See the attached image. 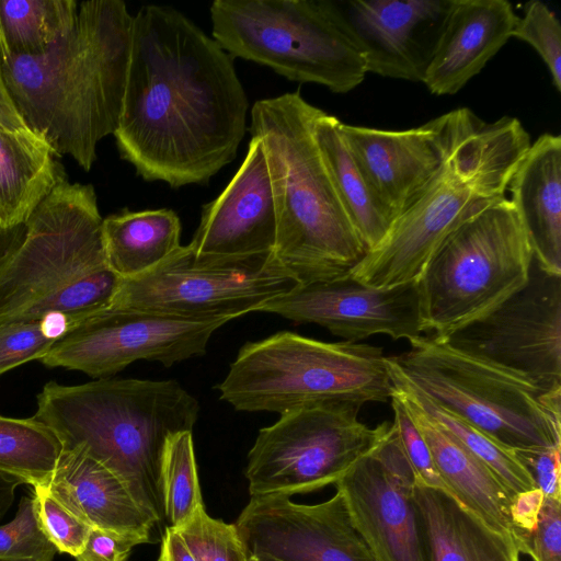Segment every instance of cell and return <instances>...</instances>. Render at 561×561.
<instances>
[{"instance_id": "1", "label": "cell", "mask_w": 561, "mask_h": 561, "mask_svg": "<svg viewBox=\"0 0 561 561\" xmlns=\"http://www.w3.org/2000/svg\"><path fill=\"white\" fill-rule=\"evenodd\" d=\"M249 106L233 58L184 13L146 4L133 15L114 137L138 176L173 188L207 184L236 159Z\"/></svg>"}, {"instance_id": "2", "label": "cell", "mask_w": 561, "mask_h": 561, "mask_svg": "<svg viewBox=\"0 0 561 561\" xmlns=\"http://www.w3.org/2000/svg\"><path fill=\"white\" fill-rule=\"evenodd\" d=\"M131 30L124 1H81L72 28L49 49L1 58L8 91L26 125L56 156H69L85 172L99 142L118 126Z\"/></svg>"}, {"instance_id": "3", "label": "cell", "mask_w": 561, "mask_h": 561, "mask_svg": "<svg viewBox=\"0 0 561 561\" xmlns=\"http://www.w3.org/2000/svg\"><path fill=\"white\" fill-rule=\"evenodd\" d=\"M33 415L66 450H78L115 473L156 523L164 520L160 466L170 437L192 432L199 403L179 381L100 378L81 385L48 381Z\"/></svg>"}, {"instance_id": "4", "label": "cell", "mask_w": 561, "mask_h": 561, "mask_svg": "<svg viewBox=\"0 0 561 561\" xmlns=\"http://www.w3.org/2000/svg\"><path fill=\"white\" fill-rule=\"evenodd\" d=\"M444 116L445 151L438 172L350 271L356 280L379 288L417 282L454 229L506 196L510 180L531 144L519 119L503 116L488 123L467 107Z\"/></svg>"}, {"instance_id": "5", "label": "cell", "mask_w": 561, "mask_h": 561, "mask_svg": "<svg viewBox=\"0 0 561 561\" xmlns=\"http://www.w3.org/2000/svg\"><path fill=\"white\" fill-rule=\"evenodd\" d=\"M317 108L288 92L250 110L251 137L262 144L276 206L273 252L298 285L347 275L367 252L313 137Z\"/></svg>"}, {"instance_id": "6", "label": "cell", "mask_w": 561, "mask_h": 561, "mask_svg": "<svg viewBox=\"0 0 561 561\" xmlns=\"http://www.w3.org/2000/svg\"><path fill=\"white\" fill-rule=\"evenodd\" d=\"M102 221L94 187L65 176L0 254V323L80 322L110 308L121 277L107 265Z\"/></svg>"}, {"instance_id": "7", "label": "cell", "mask_w": 561, "mask_h": 561, "mask_svg": "<svg viewBox=\"0 0 561 561\" xmlns=\"http://www.w3.org/2000/svg\"><path fill=\"white\" fill-rule=\"evenodd\" d=\"M216 388L237 411L280 415L319 403L387 402L392 381L381 347L282 331L245 343Z\"/></svg>"}, {"instance_id": "8", "label": "cell", "mask_w": 561, "mask_h": 561, "mask_svg": "<svg viewBox=\"0 0 561 561\" xmlns=\"http://www.w3.org/2000/svg\"><path fill=\"white\" fill-rule=\"evenodd\" d=\"M409 343L388 362L433 403L510 450L561 447V392H542L432 335Z\"/></svg>"}, {"instance_id": "9", "label": "cell", "mask_w": 561, "mask_h": 561, "mask_svg": "<svg viewBox=\"0 0 561 561\" xmlns=\"http://www.w3.org/2000/svg\"><path fill=\"white\" fill-rule=\"evenodd\" d=\"M534 254L508 197L466 219L438 245L420 279L425 332L444 339L523 288Z\"/></svg>"}, {"instance_id": "10", "label": "cell", "mask_w": 561, "mask_h": 561, "mask_svg": "<svg viewBox=\"0 0 561 561\" xmlns=\"http://www.w3.org/2000/svg\"><path fill=\"white\" fill-rule=\"evenodd\" d=\"M209 13L211 37L232 58L334 93L365 79L364 57L330 0H215Z\"/></svg>"}, {"instance_id": "11", "label": "cell", "mask_w": 561, "mask_h": 561, "mask_svg": "<svg viewBox=\"0 0 561 561\" xmlns=\"http://www.w3.org/2000/svg\"><path fill=\"white\" fill-rule=\"evenodd\" d=\"M274 252L225 256L181 245L150 271L121 278L112 308L178 318L233 320L297 286Z\"/></svg>"}, {"instance_id": "12", "label": "cell", "mask_w": 561, "mask_h": 561, "mask_svg": "<svg viewBox=\"0 0 561 561\" xmlns=\"http://www.w3.org/2000/svg\"><path fill=\"white\" fill-rule=\"evenodd\" d=\"M362 407L353 402L306 405L261 428L244 472L250 495L290 497L335 485L390 424L368 427L357 419Z\"/></svg>"}, {"instance_id": "13", "label": "cell", "mask_w": 561, "mask_h": 561, "mask_svg": "<svg viewBox=\"0 0 561 561\" xmlns=\"http://www.w3.org/2000/svg\"><path fill=\"white\" fill-rule=\"evenodd\" d=\"M438 340L513 373L542 392H561V274L533 260L523 288Z\"/></svg>"}, {"instance_id": "14", "label": "cell", "mask_w": 561, "mask_h": 561, "mask_svg": "<svg viewBox=\"0 0 561 561\" xmlns=\"http://www.w3.org/2000/svg\"><path fill=\"white\" fill-rule=\"evenodd\" d=\"M227 322L110 307L77 323L39 362L95 379L113 377L140 359L170 367L204 355L213 333Z\"/></svg>"}, {"instance_id": "15", "label": "cell", "mask_w": 561, "mask_h": 561, "mask_svg": "<svg viewBox=\"0 0 561 561\" xmlns=\"http://www.w3.org/2000/svg\"><path fill=\"white\" fill-rule=\"evenodd\" d=\"M413 485L414 473L393 423L335 483L376 561H430Z\"/></svg>"}, {"instance_id": "16", "label": "cell", "mask_w": 561, "mask_h": 561, "mask_svg": "<svg viewBox=\"0 0 561 561\" xmlns=\"http://www.w3.org/2000/svg\"><path fill=\"white\" fill-rule=\"evenodd\" d=\"M259 311L298 323H314L354 343L375 334L410 341L425 332L419 280L379 288L347 274L297 285Z\"/></svg>"}, {"instance_id": "17", "label": "cell", "mask_w": 561, "mask_h": 561, "mask_svg": "<svg viewBox=\"0 0 561 561\" xmlns=\"http://www.w3.org/2000/svg\"><path fill=\"white\" fill-rule=\"evenodd\" d=\"M236 527L249 557L280 561H376L340 491L316 504L251 496Z\"/></svg>"}, {"instance_id": "18", "label": "cell", "mask_w": 561, "mask_h": 561, "mask_svg": "<svg viewBox=\"0 0 561 561\" xmlns=\"http://www.w3.org/2000/svg\"><path fill=\"white\" fill-rule=\"evenodd\" d=\"M367 73L423 82L453 0H330Z\"/></svg>"}, {"instance_id": "19", "label": "cell", "mask_w": 561, "mask_h": 561, "mask_svg": "<svg viewBox=\"0 0 561 561\" xmlns=\"http://www.w3.org/2000/svg\"><path fill=\"white\" fill-rule=\"evenodd\" d=\"M342 133L371 192L392 221L417 199L443 163L444 114L403 130L342 123Z\"/></svg>"}, {"instance_id": "20", "label": "cell", "mask_w": 561, "mask_h": 561, "mask_svg": "<svg viewBox=\"0 0 561 561\" xmlns=\"http://www.w3.org/2000/svg\"><path fill=\"white\" fill-rule=\"evenodd\" d=\"M277 214L260 140L251 137L244 160L225 190L202 207L188 244L198 254L240 256L273 252Z\"/></svg>"}, {"instance_id": "21", "label": "cell", "mask_w": 561, "mask_h": 561, "mask_svg": "<svg viewBox=\"0 0 561 561\" xmlns=\"http://www.w3.org/2000/svg\"><path fill=\"white\" fill-rule=\"evenodd\" d=\"M516 20L506 0H453L423 80L428 91H460L512 37Z\"/></svg>"}, {"instance_id": "22", "label": "cell", "mask_w": 561, "mask_h": 561, "mask_svg": "<svg viewBox=\"0 0 561 561\" xmlns=\"http://www.w3.org/2000/svg\"><path fill=\"white\" fill-rule=\"evenodd\" d=\"M47 489L92 528L135 537L142 543L151 541V530L157 524L126 484L90 456L62 449Z\"/></svg>"}, {"instance_id": "23", "label": "cell", "mask_w": 561, "mask_h": 561, "mask_svg": "<svg viewBox=\"0 0 561 561\" xmlns=\"http://www.w3.org/2000/svg\"><path fill=\"white\" fill-rule=\"evenodd\" d=\"M507 192L528 236L534 260L561 274V137L542 134L530 144Z\"/></svg>"}, {"instance_id": "24", "label": "cell", "mask_w": 561, "mask_h": 561, "mask_svg": "<svg viewBox=\"0 0 561 561\" xmlns=\"http://www.w3.org/2000/svg\"><path fill=\"white\" fill-rule=\"evenodd\" d=\"M425 439L434 463L453 497L494 530L514 536L512 495L493 471L448 431L428 416L401 388L392 383Z\"/></svg>"}, {"instance_id": "25", "label": "cell", "mask_w": 561, "mask_h": 561, "mask_svg": "<svg viewBox=\"0 0 561 561\" xmlns=\"http://www.w3.org/2000/svg\"><path fill=\"white\" fill-rule=\"evenodd\" d=\"M412 497L430 561H519L514 536L489 527L449 494L414 482Z\"/></svg>"}, {"instance_id": "26", "label": "cell", "mask_w": 561, "mask_h": 561, "mask_svg": "<svg viewBox=\"0 0 561 561\" xmlns=\"http://www.w3.org/2000/svg\"><path fill=\"white\" fill-rule=\"evenodd\" d=\"M37 133L0 127V232L22 226L65 178Z\"/></svg>"}, {"instance_id": "27", "label": "cell", "mask_w": 561, "mask_h": 561, "mask_svg": "<svg viewBox=\"0 0 561 561\" xmlns=\"http://www.w3.org/2000/svg\"><path fill=\"white\" fill-rule=\"evenodd\" d=\"M181 220L172 209H146L110 215L102 221L106 262L121 278L139 276L181 247Z\"/></svg>"}, {"instance_id": "28", "label": "cell", "mask_w": 561, "mask_h": 561, "mask_svg": "<svg viewBox=\"0 0 561 561\" xmlns=\"http://www.w3.org/2000/svg\"><path fill=\"white\" fill-rule=\"evenodd\" d=\"M312 131L342 205L368 252L382 240L392 220L375 197L348 148L342 122L317 108Z\"/></svg>"}, {"instance_id": "29", "label": "cell", "mask_w": 561, "mask_h": 561, "mask_svg": "<svg viewBox=\"0 0 561 561\" xmlns=\"http://www.w3.org/2000/svg\"><path fill=\"white\" fill-rule=\"evenodd\" d=\"M78 5L75 0H0V57L35 56L49 49L72 28Z\"/></svg>"}, {"instance_id": "30", "label": "cell", "mask_w": 561, "mask_h": 561, "mask_svg": "<svg viewBox=\"0 0 561 561\" xmlns=\"http://www.w3.org/2000/svg\"><path fill=\"white\" fill-rule=\"evenodd\" d=\"M62 449L56 434L34 416L0 415V472L47 486Z\"/></svg>"}, {"instance_id": "31", "label": "cell", "mask_w": 561, "mask_h": 561, "mask_svg": "<svg viewBox=\"0 0 561 561\" xmlns=\"http://www.w3.org/2000/svg\"><path fill=\"white\" fill-rule=\"evenodd\" d=\"M387 366L392 383L407 392L428 416L488 466L501 480L512 497L517 493L537 488L530 473L516 458L513 450L499 445L457 415L433 403L407 382L388 362V358Z\"/></svg>"}, {"instance_id": "32", "label": "cell", "mask_w": 561, "mask_h": 561, "mask_svg": "<svg viewBox=\"0 0 561 561\" xmlns=\"http://www.w3.org/2000/svg\"><path fill=\"white\" fill-rule=\"evenodd\" d=\"M160 491L168 526L183 524L203 505L192 432L169 438L160 466Z\"/></svg>"}, {"instance_id": "33", "label": "cell", "mask_w": 561, "mask_h": 561, "mask_svg": "<svg viewBox=\"0 0 561 561\" xmlns=\"http://www.w3.org/2000/svg\"><path fill=\"white\" fill-rule=\"evenodd\" d=\"M77 323L65 314L0 323V376L34 359L39 360Z\"/></svg>"}, {"instance_id": "34", "label": "cell", "mask_w": 561, "mask_h": 561, "mask_svg": "<svg viewBox=\"0 0 561 561\" xmlns=\"http://www.w3.org/2000/svg\"><path fill=\"white\" fill-rule=\"evenodd\" d=\"M174 528L197 561H250L236 525L209 516L204 504Z\"/></svg>"}, {"instance_id": "35", "label": "cell", "mask_w": 561, "mask_h": 561, "mask_svg": "<svg viewBox=\"0 0 561 561\" xmlns=\"http://www.w3.org/2000/svg\"><path fill=\"white\" fill-rule=\"evenodd\" d=\"M59 553L39 520L35 500L22 496L14 518L0 526V560L54 561Z\"/></svg>"}, {"instance_id": "36", "label": "cell", "mask_w": 561, "mask_h": 561, "mask_svg": "<svg viewBox=\"0 0 561 561\" xmlns=\"http://www.w3.org/2000/svg\"><path fill=\"white\" fill-rule=\"evenodd\" d=\"M512 37L529 44L546 64L553 87L561 92V24L556 13L539 0L526 4L517 16Z\"/></svg>"}, {"instance_id": "37", "label": "cell", "mask_w": 561, "mask_h": 561, "mask_svg": "<svg viewBox=\"0 0 561 561\" xmlns=\"http://www.w3.org/2000/svg\"><path fill=\"white\" fill-rule=\"evenodd\" d=\"M33 489L32 495L47 537L59 553L77 557L83 550L92 527L64 506L47 486Z\"/></svg>"}, {"instance_id": "38", "label": "cell", "mask_w": 561, "mask_h": 561, "mask_svg": "<svg viewBox=\"0 0 561 561\" xmlns=\"http://www.w3.org/2000/svg\"><path fill=\"white\" fill-rule=\"evenodd\" d=\"M390 402L393 411L392 423L397 428L403 451L413 470L414 482L440 490L453 496L434 463L425 439L393 387Z\"/></svg>"}, {"instance_id": "39", "label": "cell", "mask_w": 561, "mask_h": 561, "mask_svg": "<svg viewBox=\"0 0 561 561\" xmlns=\"http://www.w3.org/2000/svg\"><path fill=\"white\" fill-rule=\"evenodd\" d=\"M526 554L533 561H561V500L545 497Z\"/></svg>"}, {"instance_id": "40", "label": "cell", "mask_w": 561, "mask_h": 561, "mask_svg": "<svg viewBox=\"0 0 561 561\" xmlns=\"http://www.w3.org/2000/svg\"><path fill=\"white\" fill-rule=\"evenodd\" d=\"M561 447H538L513 450L528 470L545 497L561 500Z\"/></svg>"}, {"instance_id": "41", "label": "cell", "mask_w": 561, "mask_h": 561, "mask_svg": "<svg viewBox=\"0 0 561 561\" xmlns=\"http://www.w3.org/2000/svg\"><path fill=\"white\" fill-rule=\"evenodd\" d=\"M138 538L101 528H92L83 550L76 561H127L134 547L141 545Z\"/></svg>"}, {"instance_id": "42", "label": "cell", "mask_w": 561, "mask_h": 561, "mask_svg": "<svg viewBox=\"0 0 561 561\" xmlns=\"http://www.w3.org/2000/svg\"><path fill=\"white\" fill-rule=\"evenodd\" d=\"M543 500L545 495L538 488L517 493L512 497L510 515L517 535L520 552L529 545V539L538 523Z\"/></svg>"}, {"instance_id": "43", "label": "cell", "mask_w": 561, "mask_h": 561, "mask_svg": "<svg viewBox=\"0 0 561 561\" xmlns=\"http://www.w3.org/2000/svg\"><path fill=\"white\" fill-rule=\"evenodd\" d=\"M158 561H197L174 527L163 533Z\"/></svg>"}, {"instance_id": "44", "label": "cell", "mask_w": 561, "mask_h": 561, "mask_svg": "<svg viewBox=\"0 0 561 561\" xmlns=\"http://www.w3.org/2000/svg\"><path fill=\"white\" fill-rule=\"evenodd\" d=\"M0 127L8 129L30 128L19 113L4 81L0 57Z\"/></svg>"}, {"instance_id": "45", "label": "cell", "mask_w": 561, "mask_h": 561, "mask_svg": "<svg viewBox=\"0 0 561 561\" xmlns=\"http://www.w3.org/2000/svg\"><path fill=\"white\" fill-rule=\"evenodd\" d=\"M23 483L21 479L14 476L0 472V518L11 507L16 488Z\"/></svg>"}, {"instance_id": "46", "label": "cell", "mask_w": 561, "mask_h": 561, "mask_svg": "<svg viewBox=\"0 0 561 561\" xmlns=\"http://www.w3.org/2000/svg\"><path fill=\"white\" fill-rule=\"evenodd\" d=\"M256 561H280V560H277V559H274V558H271V557H267V556H262V557H253Z\"/></svg>"}, {"instance_id": "47", "label": "cell", "mask_w": 561, "mask_h": 561, "mask_svg": "<svg viewBox=\"0 0 561 561\" xmlns=\"http://www.w3.org/2000/svg\"><path fill=\"white\" fill-rule=\"evenodd\" d=\"M3 54V42H2V36H1V32H0V56Z\"/></svg>"}, {"instance_id": "48", "label": "cell", "mask_w": 561, "mask_h": 561, "mask_svg": "<svg viewBox=\"0 0 561 561\" xmlns=\"http://www.w3.org/2000/svg\"><path fill=\"white\" fill-rule=\"evenodd\" d=\"M250 561H256L253 557H250Z\"/></svg>"}, {"instance_id": "49", "label": "cell", "mask_w": 561, "mask_h": 561, "mask_svg": "<svg viewBox=\"0 0 561 561\" xmlns=\"http://www.w3.org/2000/svg\"><path fill=\"white\" fill-rule=\"evenodd\" d=\"M0 561H8V560H0Z\"/></svg>"}]
</instances>
